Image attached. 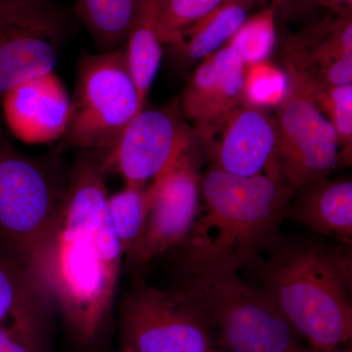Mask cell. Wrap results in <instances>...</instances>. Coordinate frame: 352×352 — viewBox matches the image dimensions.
<instances>
[{
  "label": "cell",
  "mask_w": 352,
  "mask_h": 352,
  "mask_svg": "<svg viewBox=\"0 0 352 352\" xmlns=\"http://www.w3.org/2000/svg\"><path fill=\"white\" fill-rule=\"evenodd\" d=\"M100 152L85 151L65 189L47 293L80 339H94L112 307L122 254L108 208Z\"/></svg>",
  "instance_id": "cell-1"
},
{
  "label": "cell",
  "mask_w": 352,
  "mask_h": 352,
  "mask_svg": "<svg viewBox=\"0 0 352 352\" xmlns=\"http://www.w3.org/2000/svg\"><path fill=\"white\" fill-rule=\"evenodd\" d=\"M293 188L279 176H240L219 168L208 171L201 182L205 212L184 241L189 274L252 267L261 252L277 242Z\"/></svg>",
  "instance_id": "cell-2"
},
{
  "label": "cell",
  "mask_w": 352,
  "mask_h": 352,
  "mask_svg": "<svg viewBox=\"0 0 352 352\" xmlns=\"http://www.w3.org/2000/svg\"><path fill=\"white\" fill-rule=\"evenodd\" d=\"M254 264L263 289L316 352L351 339L352 261L342 248L312 242L275 243Z\"/></svg>",
  "instance_id": "cell-3"
},
{
  "label": "cell",
  "mask_w": 352,
  "mask_h": 352,
  "mask_svg": "<svg viewBox=\"0 0 352 352\" xmlns=\"http://www.w3.org/2000/svg\"><path fill=\"white\" fill-rule=\"evenodd\" d=\"M67 182L0 134V243L29 266L47 295Z\"/></svg>",
  "instance_id": "cell-4"
},
{
  "label": "cell",
  "mask_w": 352,
  "mask_h": 352,
  "mask_svg": "<svg viewBox=\"0 0 352 352\" xmlns=\"http://www.w3.org/2000/svg\"><path fill=\"white\" fill-rule=\"evenodd\" d=\"M230 352H289L295 329L263 289L237 273H193L175 289Z\"/></svg>",
  "instance_id": "cell-5"
},
{
  "label": "cell",
  "mask_w": 352,
  "mask_h": 352,
  "mask_svg": "<svg viewBox=\"0 0 352 352\" xmlns=\"http://www.w3.org/2000/svg\"><path fill=\"white\" fill-rule=\"evenodd\" d=\"M143 109L124 50L85 55L62 147L106 153Z\"/></svg>",
  "instance_id": "cell-6"
},
{
  "label": "cell",
  "mask_w": 352,
  "mask_h": 352,
  "mask_svg": "<svg viewBox=\"0 0 352 352\" xmlns=\"http://www.w3.org/2000/svg\"><path fill=\"white\" fill-rule=\"evenodd\" d=\"M277 105L276 162L291 186L320 182L339 162V138L314 96L294 74Z\"/></svg>",
  "instance_id": "cell-7"
},
{
  "label": "cell",
  "mask_w": 352,
  "mask_h": 352,
  "mask_svg": "<svg viewBox=\"0 0 352 352\" xmlns=\"http://www.w3.org/2000/svg\"><path fill=\"white\" fill-rule=\"evenodd\" d=\"M124 349L131 352H208L212 338L177 292L138 285L120 307Z\"/></svg>",
  "instance_id": "cell-8"
},
{
  "label": "cell",
  "mask_w": 352,
  "mask_h": 352,
  "mask_svg": "<svg viewBox=\"0 0 352 352\" xmlns=\"http://www.w3.org/2000/svg\"><path fill=\"white\" fill-rule=\"evenodd\" d=\"M63 21L50 0L0 10V100L12 88L54 72Z\"/></svg>",
  "instance_id": "cell-9"
},
{
  "label": "cell",
  "mask_w": 352,
  "mask_h": 352,
  "mask_svg": "<svg viewBox=\"0 0 352 352\" xmlns=\"http://www.w3.org/2000/svg\"><path fill=\"white\" fill-rule=\"evenodd\" d=\"M147 210L131 261L146 263L184 243L200 207V180L187 154L153 179L146 189Z\"/></svg>",
  "instance_id": "cell-10"
},
{
  "label": "cell",
  "mask_w": 352,
  "mask_h": 352,
  "mask_svg": "<svg viewBox=\"0 0 352 352\" xmlns=\"http://www.w3.org/2000/svg\"><path fill=\"white\" fill-rule=\"evenodd\" d=\"M188 132L173 110L140 111L115 145L101 153L102 168L126 184L144 186L188 150Z\"/></svg>",
  "instance_id": "cell-11"
},
{
  "label": "cell",
  "mask_w": 352,
  "mask_h": 352,
  "mask_svg": "<svg viewBox=\"0 0 352 352\" xmlns=\"http://www.w3.org/2000/svg\"><path fill=\"white\" fill-rule=\"evenodd\" d=\"M194 72L182 97V109L205 138L223 129L244 100L245 69L240 55L227 44Z\"/></svg>",
  "instance_id": "cell-12"
},
{
  "label": "cell",
  "mask_w": 352,
  "mask_h": 352,
  "mask_svg": "<svg viewBox=\"0 0 352 352\" xmlns=\"http://www.w3.org/2000/svg\"><path fill=\"white\" fill-rule=\"evenodd\" d=\"M0 101L9 131L27 144L54 142L68 129L72 98L55 72L12 88Z\"/></svg>",
  "instance_id": "cell-13"
},
{
  "label": "cell",
  "mask_w": 352,
  "mask_h": 352,
  "mask_svg": "<svg viewBox=\"0 0 352 352\" xmlns=\"http://www.w3.org/2000/svg\"><path fill=\"white\" fill-rule=\"evenodd\" d=\"M217 145V168L240 176L261 175L271 164L280 173L276 161L277 134L274 119L258 109L239 108L224 124Z\"/></svg>",
  "instance_id": "cell-14"
},
{
  "label": "cell",
  "mask_w": 352,
  "mask_h": 352,
  "mask_svg": "<svg viewBox=\"0 0 352 352\" xmlns=\"http://www.w3.org/2000/svg\"><path fill=\"white\" fill-rule=\"evenodd\" d=\"M305 194L289 210L291 219L300 222L315 232L346 243L352 237V183L325 182L302 187Z\"/></svg>",
  "instance_id": "cell-15"
},
{
  "label": "cell",
  "mask_w": 352,
  "mask_h": 352,
  "mask_svg": "<svg viewBox=\"0 0 352 352\" xmlns=\"http://www.w3.org/2000/svg\"><path fill=\"white\" fill-rule=\"evenodd\" d=\"M162 0H139L126 38L127 65L144 108L146 99L161 65L163 50L157 31Z\"/></svg>",
  "instance_id": "cell-16"
},
{
  "label": "cell",
  "mask_w": 352,
  "mask_h": 352,
  "mask_svg": "<svg viewBox=\"0 0 352 352\" xmlns=\"http://www.w3.org/2000/svg\"><path fill=\"white\" fill-rule=\"evenodd\" d=\"M252 3L250 0H226L187 30L175 45L191 59H203L214 54L249 18Z\"/></svg>",
  "instance_id": "cell-17"
},
{
  "label": "cell",
  "mask_w": 352,
  "mask_h": 352,
  "mask_svg": "<svg viewBox=\"0 0 352 352\" xmlns=\"http://www.w3.org/2000/svg\"><path fill=\"white\" fill-rule=\"evenodd\" d=\"M139 0H76V11L102 52L122 50Z\"/></svg>",
  "instance_id": "cell-18"
},
{
  "label": "cell",
  "mask_w": 352,
  "mask_h": 352,
  "mask_svg": "<svg viewBox=\"0 0 352 352\" xmlns=\"http://www.w3.org/2000/svg\"><path fill=\"white\" fill-rule=\"evenodd\" d=\"M41 295L48 296L29 266L0 243V324Z\"/></svg>",
  "instance_id": "cell-19"
},
{
  "label": "cell",
  "mask_w": 352,
  "mask_h": 352,
  "mask_svg": "<svg viewBox=\"0 0 352 352\" xmlns=\"http://www.w3.org/2000/svg\"><path fill=\"white\" fill-rule=\"evenodd\" d=\"M143 187L126 184L124 189L108 198L113 230L120 241L122 254L129 259L133 254L144 224L147 195Z\"/></svg>",
  "instance_id": "cell-20"
},
{
  "label": "cell",
  "mask_w": 352,
  "mask_h": 352,
  "mask_svg": "<svg viewBox=\"0 0 352 352\" xmlns=\"http://www.w3.org/2000/svg\"><path fill=\"white\" fill-rule=\"evenodd\" d=\"M275 38V11L274 8H267L248 18L227 44L249 66L266 61L274 46Z\"/></svg>",
  "instance_id": "cell-21"
},
{
  "label": "cell",
  "mask_w": 352,
  "mask_h": 352,
  "mask_svg": "<svg viewBox=\"0 0 352 352\" xmlns=\"http://www.w3.org/2000/svg\"><path fill=\"white\" fill-rule=\"evenodd\" d=\"M226 0H162L157 31L163 44H175L192 25L212 13Z\"/></svg>",
  "instance_id": "cell-22"
},
{
  "label": "cell",
  "mask_w": 352,
  "mask_h": 352,
  "mask_svg": "<svg viewBox=\"0 0 352 352\" xmlns=\"http://www.w3.org/2000/svg\"><path fill=\"white\" fill-rule=\"evenodd\" d=\"M249 66L245 69L244 100L254 108L277 106L284 98L288 87L286 73L266 61Z\"/></svg>",
  "instance_id": "cell-23"
},
{
  "label": "cell",
  "mask_w": 352,
  "mask_h": 352,
  "mask_svg": "<svg viewBox=\"0 0 352 352\" xmlns=\"http://www.w3.org/2000/svg\"><path fill=\"white\" fill-rule=\"evenodd\" d=\"M314 100L332 122L340 146L351 157L352 143V85L324 87L316 92Z\"/></svg>",
  "instance_id": "cell-24"
},
{
  "label": "cell",
  "mask_w": 352,
  "mask_h": 352,
  "mask_svg": "<svg viewBox=\"0 0 352 352\" xmlns=\"http://www.w3.org/2000/svg\"><path fill=\"white\" fill-rule=\"evenodd\" d=\"M34 330L23 333L17 339L13 340L9 346L1 352H34Z\"/></svg>",
  "instance_id": "cell-25"
},
{
  "label": "cell",
  "mask_w": 352,
  "mask_h": 352,
  "mask_svg": "<svg viewBox=\"0 0 352 352\" xmlns=\"http://www.w3.org/2000/svg\"><path fill=\"white\" fill-rule=\"evenodd\" d=\"M338 13L351 12L352 0H318Z\"/></svg>",
  "instance_id": "cell-26"
},
{
  "label": "cell",
  "mask_w": 352,
  "mask_h": 352,
  "mask_svg": "<svg viewBox=\"0 0 352 352\" xmlns=\"http://www.w3.org/2000/svg\"><path fill=\"white\" fill-rule=\"evenodd\" d=\"M31 1H36V0H0V10Z\"/></svg>",
  "instance_id": "cell-27"
},
{
  "label": "cell",
  "mask_w": 352,
  "mask_h": 352,
  "mask_svg": "<svg viewBox=\"0 0 352 352\" xmlns=\"http://www.w3.org/2000/svg\"><path fill=\"white\" fill-rule=\"evenodd\" d=\"M289 352H316V351H305V349H300V347H296V349H294L293 351H291Z\"/></svg>",
  "instance_id": "cell-28"
},
{
  "label": "cell",
  "mask_w": 352,
  "mask_h": 352,
  "mask_svg": "<svg viewBox=\"0 0 352 352\" xmlns=\"http://www.w3.org/2000/svg\"><path fill=\"white\" fill-rule=\"evenodd\" d=\"M330 352H347V351H337V349H335V351H330Z\"/></svg>",
  "instance_id": "cell-29"
},
{
  "label": "cell",
  "mask_w": 352,
  "mask_h": 352,
  "mask_svg": "<svg viewBox=\"0 0 352 352\" xmlns=\"http://www.w3.org/2000/svg\"><path fill=\"white\" fill-rule=\"evenodd\" d=\"M208 352H221V351H212V349H210V351H208Z\"/></svg>",
  "instance_id": "cell-30"
},
{
  "label": "cell",
  "mask_w": 352,
  "mask_h": 352,
  "mask_svg": "<svg viewBox=\"0 0 352 352\" xmlns=\"http://www.w3.org/2000/svg\"><path fill=\"white\" fill-rule=\"evenodd\" d=\"M124 352H131V351H126V349H124Z\"/></svg>",
  "instance_id": "cell-31"
},
{
  "label": "cell",
  "mask_w": 352,
  "mask_h": 352,
  "mask_svg": "<svg viewBox=\"0 0 352 352\" xmlns=\"http://www.w3.org/2000/svg\"><path fill=\"white\" fill-rule=\"evenodd\" d=\"M251 2L256 1V0H250Z\"/></svg>",
  "instance_id": "cell-32"
}]
</instances>
